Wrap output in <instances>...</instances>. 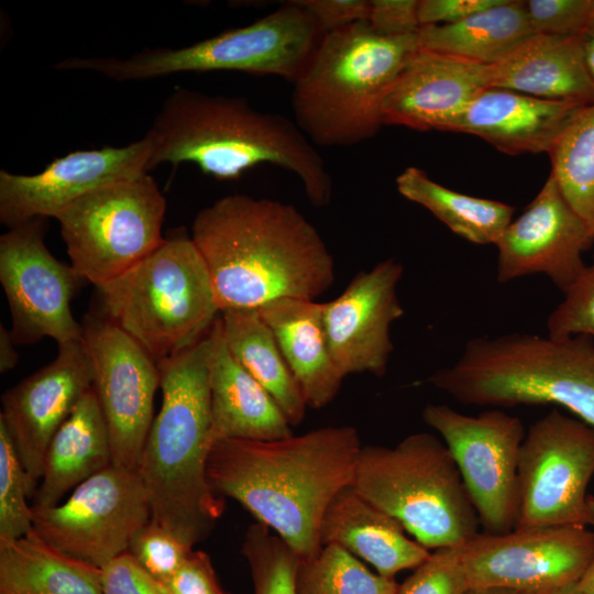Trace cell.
Instances as JSON below:
<instances>
[{
	"label": "cell",
	"instance_id": "6da1fadb",
	"mask_svg": "<svg viewBox=\"0 0 594 594\" xmlns=\"http://www.w3.org/2000/svg\"><path fill=\"white\" fill-rule=\"evenodd\" d=\"M361 448L352 426L272 441L221 439L209 452L207 480L216 495L240 503L306 561L321 550L322 517L352 485Z\"/></svg>",
	"mask_w": 594,
	"mask_h": 594
},
{
	"label": "cell",
	"instance_id": "7a4b0ae2",
	"mask_svg": "<svg viewBox=\"0 0 594 594\" xmlns=\"http://www.w3.org/2000/svg\"><path fill=\"white\" fill-rule=\"evenodd\" d=\"M190 237L221 311L257 310L279 298L315 300L334 282V261L318 230L279 200L224 196L196 215Z\"/></svg>",
	"mask_w": 594,
	"mask_h": 594
},
{
	"label": "cell",
	"instance_id": "3957f363",
	"mask_svg": "<svg viewBox=\"0 0 594 594\" xmlns=\"http://www.w3.org/2000/svg\"><path fill=\"white\" fill-rule=\"evenodd\" d=\"M148 168L191 163L218 179H237L257 165L295 174L315 207L330 204L332 179L323 158L295 121L263 112L239 97L177 88L146 132Z\"/></svg>",
	"mask_w": 594,
	"mask_h": 594
},
{
	"label": "cell",
	"instance_id": "277c9868",
	"mask_svg": "<svg viewBox=\"0 0 594 594\" xmlns=\"http://www.w3.org/2000/svg\"><path fill=\"white\" fill-rule=\"evenodd\" d=\"M218 331L219 318L196 344L157 363L162 405L138 466L151 520L190 547L211 534L224 510L207 480L215 442L210 366Z\"/></svg>",
	"mask_w": 594,
	"mask_h": 594
},
{
	"label": "cell",
	"instance_id": "5b68a950",
	"mask_svg": "<svg viewBox=\"0 0 594 594\" xmlns=\"http://www.w3.org/2000/svg\"><path fill=\"white\" fill-rule=\"evenodd\" d=\"M419 48L418 33L387 37L367 21L323 33L293 82L295 123L320 146H351L375 136L384 99Z\"/></svg>",
	"mask_w": 594,
	"mask_h": 594
},
{
	"label": "cell",
	"instance_id": "8992f818",
	"mask_svg": "<svg viewBox=\"0 0 594 594\" xmlns=\"http://www.w3.org/2000/svg\"><path fill=\"white\" fill-rule=\"evenodd\" d=\"M429 382L465 405L552 404L594 427V339L587 336L476 337Z\"/></svg>",
	"mask_w": 594,
	"mask_h": 594
},
{
	"label": "cell",
	"instance_id": "52a82bcc",
	"mask_svg": "<svg viewBox=\"0 0 594 594\" xmlns=\"http://www.w3.org/2000/svg\"><path fill=\"white\" fill-rule=\"evenodd\" d=\"M97 292V314L156 363L196 344L221 314L205 260L184 230Z\"/></svg>",
	"mask_w": 594,
	"mask_h": 594
},
{
	"label": "cell",
	"instance_id": "ba28073f",
	"mask_svg": "<svg viewBox=\"0 0 594 594\" xmlns=\"http://www.w3.org/2000/svg\"><path fill=\"white\" fill-rule=\"evenodd\" d=\"M352 485L428 550L477 535L479 518L457 464L432 433L409 435L394 447L362 446Z\"/></svg>",
	"mask_w": 594,
	"mask_h": 594
},
{
	"label": "cell",
	"instance_id": "9c48e42d",
	"mask_svg": "<svg viewBox=\"0 0 594 594\" xmlns=\"http://www.w3.org/2000/svg\"><path fill=\"white\" fill-rule=\"evenodd\" d=\"M322 35L315 18L294 0L249 25L188 46L145 48L127 58L69 57L53 68L96 72L118 81L235 70L278 76L293 84Z\"/></svg>",
	"mask_w": 594,
	"mask_h": 594
},
{
	"label": "cell",
	"instance_id": "30bf717a",
	"mask_svg": "<svg viewBox=\"0 0 594 594\" xmlns=\"http://www.w3.org/2000/svg\"><path fill=\"white\" fill-rule=\"evenodd\" d=\"M166 200L150 174L86 194L57 216L73 268L96 288L136 265L165 240Z\"/></svg>",
	"mask_w": 594,
	"mask_h": 594
},
{
	"label": "cell",
	"instance_id": "8fae6325",
	"mask_svg": "<svg viewBox=\"0 0 594 594\" xmlns=\"http://www.w3.org/2000/svg\"><path fill=\"white\" fill-rule=\"evenodd\" d=\"M33 531L46 544L101 569L128 552L135 532L151 520L138 470L111 464L52 507H33Z\"/></svg>",
	"mask_w": 594,
	"mask_h": 594
},
{
	"label": "cell",
	"instance_id": "7c38bea8",
	"mask_svg": "<svg viewBox=\"0 0 594 594\" xmlns=\"http://www.w3.org/2000/svg\"><path fill=\"white\" fill-rule=\"evenodd\" d=\"M594 427L554 409L525 433L518 458L519 510L514 529L590 525Z\"/></svg>",
	"mask_w": 594,
	"mask_h": 594
},
{
	"label": "cell",
	"instance_id": "4fadbf2b",
	"mask_svg": "<svg viewBox=\"0 0 594 594\" xmlns=\"http://www.w3.org/2000/svg\"><path fill=\"white\" fill-rule=\"evenodd\" d=\"M422 419L449 449L485 530H513L519 510L518 458L526 433L521 420L498 408L470 416L443 404H428Z\"/></svg>",
	"mask_w": 594,
	"mask_h": 594
},
{
	"label": "cell",
	"instance_id": "5bb4252c",
	"mask_svg": "<svg viewBox=\"0 0 594 594\" xmlns=\"http://www.w3.org/2000/svg\"><path fill=\"white\" fill-rule=\"evenodd\" d=\"M461 554L471 590L556 594L580 581L594 556V530L561 525L477 534Z\"/></svg>",
	"mask_w": 594,
	"mask_h": 594
},
{
	"label": "cell",
	"instance_id": "9a60e30c",
	"mask_svg": "<svg viewBox=\"0 0 594 594\" xmlns=\"http://www.w3.org/2000/svg\"><path fill=\"white\" fill-rule=\"evenodd\" d=\"M84 280L46 248L44 219H33L0 237V283L16 345L46 337L57 344L81 341V324L74 318L70 302Z\"/></svg>",
	"mask_w": 594,
	"mask_h": 594
},
{
	"label": "cell",
	"instance_id": "2e32d148",
	"mask_svg": "<svg viewBox=\"0 0 594 594\" xmlns=\"http://www.w3.org/2000/svg\"><path fill=\"white\" fill-rule=\"evenodd\" d=\"M94 370L92 388L105 416L112 464L138 470L161 386L157 363L122 329L97 312L81 321Z\"/></svg>",
	"mask_w": 594,
	"mask_h": 594
},
{
	"label": "cell",
	"instance_id": "e0dca14e",
	"mask_svg": "<svg viewBox=\"0 0 594 594\" xmlns=\"http://www.w3.org/2000/svg\"><path fill=\"white\" fill-rule=\"evenodd\" d=\"M152 142L147 134L124 146L70 152L37 174L0 170V221L7 228L56 216L102 186L148 174Z\"/></svg>",
	"mask_w": 594,
	"mask_h": 594
},
{
	"label": "cell",
	"instance_id": "ac0fdd59",
	"mask_svg": "<svg viewBox=\"0 0 594 594\" xmlns=\"http://www.w3.org/2000/svg\"><path fill=\"white\" fill-rule=\"evenodd\" d=\"M594 233L572 208L550 174L525 211L507 226L495 244L501 284L542 274L562 293L582 274L584 253Z\"/></svg>",
	"mask_w": 594,
	"mask_h": 594
},
{
	"label": "cell",
	"instance_id": "d6986e66",
	"mask_svg": "<svg viewBox=\"0 0 594 594\" xmlns=\"http://www.w3.org/2000/svg\"><path fill=\"white\" fill-rule=\"evenodd\" d=\"M94 370L81 341L58 344L56 358L8 389L1 398L4 425L26 474L31 497L41 481L48 446L80 398L92 387Z\"/></svg>",
	"mask_w": 594,
	"mask_h": 594
},
{
	"label": "cell",
	"instance_id": "ffe728a7",
	"mask_svg": "<svg viewBox=\"0 0 594 594\" xmlns=\"http://www.w3.org/2000/svg\"><path fill=\"white\" fill-rule=\"evenodd\" d=\"M403 273L402 263L383 260L356 274L337 298L322 302L329 349L344 377L386 373L394 350L391 327L404 315L397 295Z\"/></svg>",
	"mask_w": 594,
	"mask_h": 594
},
{
	"label": "cell",
	"instance_id": "44dd1931",
	"mask_svg": "<svg viewBox=\"0 0 594 594\" xmlns=\"http://www.w3.org/2000/svg\"><path fill=\"white\" fill-rule=\"evenodd\" d=\"M487 65L419 48L382 107L383 125L440 130L487 88Z\"/></svg>",
	"mask_w": 594,
	"mask_h": 594
},
{
	"label": "cell",
	"instance_id": "7402d4cb",
	"mask_svg": "<svg viewBox=\"0 0 594 594\" xmlns=\"http://www.w3.org/2000/svg\"><path fill=\"white\" fill-rule=\"evenodd\" d=\"M582 107L485 88L442 131L476 135L509 155L549 154Z\"/></svg>",
	"mask_w": 594,
	"mask_h": 594
},
{
	"label": "cell",
	"instance_id": "603a6c76",
	"mask_svg": "<svg viewBox=\"0 0 594 594\" xmlns=\"http://www.w3.org/2000/svg\"><path fill=\"white\" fill-rule=\"evenodd\" d=\"M486 76L487 88L582 106L594 102L581 36L534 34L505 58L487 65Z\"/></svg>",
	"mask_w": 594,
	"mask_h": 594
},
{
	"label": "cell",
	"instance_id": "cb8c5ba5",
	"mask_svg": "<svg viewBox=\"0 0 594 594\" xmlns=\"http://www.w3.org/2000/svg\"><path fill=\"white\" fill-rule=\"evenodd\" d=\"M320 543L338 544L393 579L417 568L430 554L410 539L391 515L363 497L353 485L340 491L329 504L320 525Z\"/></svg>",
	"mask_w": 594,
	"mask_h": 594
},
{
	"label": "cell",
	"instance_id": "d4e9b609",
	"mask_svg": "<svg viewBox=\"0 0 594 594\" xmlns=\"http://www.w3.org/2000/svg\"><path fill=\"white\" fill-rule=\"evenodd\" d=\"M257 310L272 329L307 407L318 409L330 404L344 376L329 349L322 304L279 298Z\"/></svg>",
	"mask_w": 594,
	"mask_h": 594
},
{
	"label": "cell",
	"instance_id": "484cf974",
	"mask_svg": "<svg viewBox=\"0 0 594 594\" xmlns=\"http://www.w3.org/2000/svg\"><path fill=\"white\" fill-rule=\"evenodd\" d=\"M210 399L215 441H272L293 435L292 425L273 397L228 350L220 317L210 366Z\"/></svg>",
	"mask_w": 594,
	"mask_h": 594
},
{
	"label": "cell",
	"instance_id": "4316f807",
	"mask_svg": "<svg viewBox=\"0 0 594 594\" xmlns=\"http://www.w3.org/2000/svg\"><path fill=\"white\" fill-rule=\"evenodd\" d=\"M112 464L107 422L91 387L54 435L33 507H52Z\"/></svg>",
	"mask_w": 594,
	"mask_h": 594
},
{
	"label": "cell",
	"instance_id": "83f0119b",
	"mask_svg": "<svg viewBox=\"0 0 594 594\" xmlns=\"http://www.w3.org/2000/svg\"><path fill=\"white\" fill-rule=\"evenodd\" d=\"M534 34L524 1L498 0L457 23L421 26L418 40L421 50L492 65Z\"/></svg>",
	"mask_w": 594,
	"mask_h": 594
},
{
	"label": "cell",
	"instance_id": "f1b7e54d",
	"mask_svg": "<svg viewBox=\"0 0 594 594\" xmlns=\"http://www.w3.org/2000/svg\"><path fill=\"white\" fill-rule=\"evenodd\" d=\"M0 594H103L100 569L72 559L32 530L0 539Z\"/></svg>",
	"mask_w": 594,
	"mask_h": 594
},
{
	"label": "cell",
	"instance_id": "f546056e",
	"mask_svg": "<svg viewBox=\"0 0 594 594\" xmlns=\"http://www.w3.org/2000/svg\"><path fill=\"white\" fill-rule=\"evenodd\" d=\"M220 321L232 356L267 391L292 426L300 424L307 405L272 329L258 310H224Z\"/></svg>",
	"mask_w": 594,
	"mask_h": 594
},
{
	"label": "cell",
	"instance_id": "4dcf8cb0",
	"mask_svg": "<svg viewBox=\"0 0 594 594\" xmlns=\"http://www.w3.org/2000/svg\"><path fill=\"white\" fill-rule=\"evenodd\" d=\"M398 193L431 212L453 233L479 244H496L512 222L510 205L454 191L410 166L396 178Z\"/></svg>",
	"mask_w": 594,
	"mask_h": 594
},
{
	"label": "cell",
	"instance_id": "1f68e13d",
	"mask_svg": "<svg viewBox=\"0 0 594 594\" xmlns=\"http://www.w3.org/2000/svg\"><path fill=\"white\" fill-rule=\"evenodd\" d=\"M549 156L550 174L594 233V102L578 111Z\"/></svg>",
	"mask_w": 594,
	"mask_h": 594
},
{
	"label": "cell",
	"instance_id": "d6a6232c",
	"mask_svg": "<svg viewBox=\"0 0 594 594\" xmlns=\"http://www.w3.org/2000/svg\"><path fill=\"white\" fill-rule=\"evenodd\" d=\"M399 585L370 571L354 554L338 544H326L319 553L300 561L297 594H397Z\"/></svg>",
	"mask_w": 594,
	"mask_h": 594
},
{
	"label": "cell",
	"instance_id": "836d02e7",
	"mask_svg": "<svg viewBox=\"0 0 594 594\" xmlns=\"http://www.w3.org/2000/svg\"><path fill=\"white\" fill-rule=\"evenodd\" d=\"M242 553L250 566L254 594H297L300 559L267 526L256 521L248 528Z\"/></svg>",
	"mask_w": 594,
	"mask_h": 594
},
{
	"label": "cell",
	"instance_id": "e575fe53",
	"mask_svg": "<svg viewBox=\"0 0 594 594\" xmlns=\"http://www.w3.org/2000/svg\"><path fill=\"white\" fill-rule=\"evenodd\" d=\"M25 471L7 428L0 422V539L21 538L33 530V508Z\"/></svg>",
	"mask_w": 594,
	"mask_h": 594
},
{
	"label": "cell",
	"instance_id": "d590c367",
	"mask_svg": "<svg viewBox=\"0 0 594 594\" xmlns=\"http://www.w3.org/2000/svg\"><path fill=\"white\" fill-rule=\"evenodd\" d=\"M460 546L436 549L399 585L397 594H468L471 590Z\"/></svg>",
	"mask_w": 594,
	"mask_h": 594
},
{
	"label": "cell",
	"instance_id": "8d00e7d4",
	"mask_svg": "<svg viewBox=\"0 0 594 594\" xmlns=\"http://www.w3.org/2000/svg\"><path fill=\"white\" fill-rule=\"evenodd\" d=\"M193 547L150 520L133 536L128 552L153 576L166 583Z\"/></svg>",
	"mask_w": 594,
	"mask_h": 594
},
{
	"label": "cell",
	"instance_id": "74e56055",
	"mask_svg": "<svg viewBox=\"0 0 594 594\" xmlns=\"http://www.w3.org/2000/svg\"><path fill=\"white\" fill-rule=\"evenodd\" d=\"M563 294L562 301L547 319L548 336H587L594 339V261Z\"/></svg>",
	"mask_w": 594,
	"mask_h": 594
},
{
	"label": "cell",
	"instance_id": "f35d334b",
	"mask_svg": "<svg viewBox=\"0 0 594 594\" xmlns=\"http://www.w3.org/2000/svg\"><path fill=\"white\" fill-rule=\"evenodd\" d=\"M535 34L581 36L594 21V0L524 1Z\"/></svg>",
	"mask_w": 594,
	"mask_h": 594
},
{
	"label": "cell",
	"instance_id": "ab89813d",
	"mask_svg": "<svg viewBox=\"0 0 594 594\" xmlns=\"http://www.w3.org/2000/svg\"><path fill=\"white\" fill-rule=\"evenodd\" d=\"M103 594H172L166 583L148 573L129 552L100 569Z\"/></svg>",
	"mask_w": 594,
	"mask_h": 594
},
{
	"label": "cell",
	"instance_id": "60d3db41",
	"mask_svg": "<svg viewBox=\"0 0 594 594\" xmlns=\"http://www.w3.org/2000/svg\"><path fill=\"white\" fill-rule=\"evenodd\" d=\"M419 0H372L367 22L383 36L397 37L419 32Z\"/></svg>",
	"mask_w": 594,
	"mask_h": 594
},
{
	"label": "cell",
	"instance_id": "b9f144b4",
	"mask_svg": "<svg viewBox=\"0 0 594 594\" xmlns=\"http://www.w3.org/2000/svg\"><path fill=\"white\" fill-rule=\"evenodd\" d=\"M166 585L172 594H228L218 581L209 556L201 550H191Z\"/></svg>",
	"mask_w": 594,
	"mask_h": 594
},
{
	"label": "cell",
	"instance_id": "7bdbcfd3",
	"mask_svg": "<svg viewBox=\"0 0 594 594\" xmlns=\"http://www.w3.org/2000/svg\"><path fill=\"white\" fill-rule=\"evenodd\" d=\"M317 21L323 33L360 21H367L370 1L365 0H297Z\"/></svg>",
	"mask_w": 594,
	"mask_h": 594
},
{
	"label": "cell",
	"instance_id": "ee69618b",
	"mask_svg": "<svg viewBox=\"0 0 594 594\" xmlns=\"http://www.w3.org/2000/svg\"><path fill=\"white\" fill-rule=\"evenodd\" d=\"M497 2L498 0H419L418 18L421 26L452 24Z\"/></svg>",
	"mask_w": 594,
	"mask_h": 594
},
{
	"label": "cell",
	"instance_id": "f6af8a7d",
	"mask_svg": "<svg viewBox=\"0 0 594 594\" xmlns=\"http://www.w3.org/2000/svg\"><path fill=\"white\" fill-rule=\"evenodd\" d=\"M15 342L10 330L0 324V372L6 373L12 370L19 360L15 350Z\"/></svg>",
	"mask_w": 594,
	"mask_h": 594
},
{
	"label": "cell",
	"instance_id": "bcb514c9",
	"mask_svg": "<svg viewBox=\"0 0 594 594\" xmlns=\"http://www.w3.org/2000/svg\"><path fill=\"white\" fill-rule=\"evenodd\" d=\"M590 526L594 528V496H588ZM575 588L584 594H594V556L586 570L575 585Z\"/></svg>",
	"mask_w": 594,
	"mask_h": 594
},
{
	"label": "cell",
	"instance_id": "7dc6e473",
	"mask_svg": "<svg viewBox=\"0 0 594 594\" xmlns=\"http://www.w3.org/2000/svg\"><path fill=\"white\" fill-rule=\"evenodd\" d=\"M581 43L586 69L594 81V21L581 35Z\"/></svg>",
	"mask_w": 594,
	"mask_h": 594
},
{
	"label": "cell",
	"instance_id": "c3c4849f",
	"mask_svg": "<svg viewBox=\"0 0 594 594\" xmlns=\"http://www.w3.org/2000/svg\"><path fill=\"white\" fill-rule=\"evenodd\" d=\"M468 594H515V592L505 588H472Z\"/></svg>",
	"mask_w": 594,
	"mask_h": 594
},
{
	"label": "cell",
	"instance_id": "681fc988",
	"mask_svg": "<svg viewBox=\"0 0 594 594\" xmlns=\"http://www.w3.org/2000/svg\"><path fill=\"white\" fill-rule=\"evenodd\" d=\"M556 594H584V593L580 592V591L576 590L575 586H574V587H572V588L562 591V592H559V593H556Z\"/></svg>",
	"mask_w": 594,
	"mask_h": 594
},
{
	"label": "cell",
	"instance_id": "f907efd6",
	"mask_svg": "<svg viewBox=\"0 0 594 594\" xmlns=\"http://www.w3.org/2000/svg\"><path fill=\"white\" fill-rule=\"evenodd\" d=\"M515 594H530V593H518V592H515Z\"/></svg>",
	"mask_w": 594,
	"mask_h": 594
}]
</instances>
